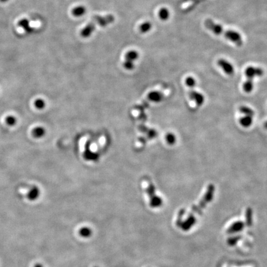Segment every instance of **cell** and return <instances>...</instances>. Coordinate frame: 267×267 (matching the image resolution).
Instances as JSON below:
<instances>
[{
    "label": "cell",
    "instance_id": "cell-1",
    "mask_svg": "<svg viewBox=\"0 0 267 267\" xmlns=\"http://www.w3.org/2000/svg\"><path fill=\"white\" fill-rule=\"evenodd\" d=\"M215 191V188L213 184H210L207 187V191L204 196V197L202 199V200L200 201L198 205H195L193 208H192V211H191V214L189 215L194 216V213L199 214L201 213L202 210H203L205 206L210 202L214 196V193Z\"/></svg>",
    "mask_w": 267,
    "mask_h": 267
},
{
    "label": "cell",
    "instance_id": "cell-2",
    "mask_svg": "<svg viewBox=\"0 0 267 267\" xmlns=\"http://www.w3.org/2000/svg\"><path fill=\"white\" fill-rule=\"evenodd\" d=\"M139 54L136 50H130L128 51L125 54L124 62L123 63L124 67L128 69L131 70L134 68V62L138 59Z\"/></svg>",
    "mask_w": 267,
    "mask_h": 267
},
{
    "label": "cell",
    "instance_id": "cell-3",
    "mask_svg": "<svg viewBox=\"0 0 267 267\" xmlns=\"http://www.w3.org/2000/svg\"><path fill=\"white\" fill-rule=\"evenodd\" d=\"M225 38L230 41L234 43L237 46H241L243 45V40L240 33L233 30H228L225 32Z\"/></svg>",
    "mask_w": 267,
    "mask_h": 267
},
{
    "label": "cell",
    "instance_id": "cell-4",
    "mask_svg": "<svg viewBox=\"0 0 267 267\" xmlns=\"http://www.w3.org/2000/svg\"><path fill=\"white\" fill-rule=\"evenodd\" d=\"M204 24L209 30L216 35H221L224 32V29L223 26L220 24L216 23L211 19H206Z\"/></svg>",
    "mask_w": 267,
    "mask_h": 267
},
{
    "label": "cell",
    "instance_id": "cell-5",
    "mask_svg": "<svg viewBox=\"0 0 267 267\" xmlns=\"http://www.w3.org/2000/svg\"><path fill=\"white\" fill-rule=\"evenodd\" d=\"M264 70L258 67L248 66L245 71V75L248 79H253L255 77H261L264 75Z\"/></svg>",
    "mask_w": 267,
    "mask_h": 267
},
{
    "label": "cell",
    "instance_id": "cell-6",
    "mask_svg": "<svg viewBox=\"0 0 267 267\" xmlns=\"http://www.w3.org/2000/svg\"><path fill=\"white\" fill-rule=\"evenodd\" d=\"M217 64L226 74L231 76L234 74V68L228 61L221 58L217 61Z\"/></svg>",
    "mask_w": 267,
    "mask_h": 267
},
{
    "label": "cell",
    "instance_id": "cell-7",
    "mask_svg": "<svg viewBox=\"0 0 267 267\" xmlns=\"http://www.w3.org/2000/svg\"><path fill=\"white\" fill-rule=\"evenodd\" d=\"M189 96L192 100L195 102L196 105L198 106H202L203 103H204V100H205L204 96L195 90H191V91L189 92Z\"/></svg>",
    "mask_w": 267,
    "mask_h": 267
},
{
    "label": "cell",
    "instance_id": "cell-8",
    "mask_svg": "<svg viewBox=\"0 0 267 267\" xmlns=\"http://www.w3.org/2000/svg\"><path fill=\"white\" fill-rule=\"evenodd\" d=\"M244 226H245V225H244V222L241 221H236L230 226V227L228 229L227 232L228 233H230V234L241 232L242 230H243L244 228Z\"/></svg>",
    "mask_w": 267,
    "mask_h": 267
},
{
    "label": "cell",
    "instance_id": "cell-9",
    "mask_svg": "<svg viewBox=\"0 0 267 267\" xmlns=\"http://www.w3.org/2000/svg\"><path fill=\"white\" fill-rule=\"evenodd\" d=\"M40 195V190L38 187L34 186L30 188V190L27 194V199L30 201H34L38 199Z\"/></svg>",
    "mask_w": 267,
    "mask_h": 267
},
{
    "label": "cell",
    "instance_id": "cell-10",
    "mask_svg": "<svg viewBox=\"0 0 267 267\" xmlns=\"http://www.w3.org/2000/svg\"><path fill=\"white\" fill-rule=\"evenodd\" d=\"M87 12V9L84 6L80 5L72 9L71 13L73 16L76 18H80L83 16Z\"/></svg>",
    "mask_w": 267,
    "mask_h": 267
},
{
    "label": "cell",
    "instance_id": "cell-11",
    "mask_svg": "<svg viewBox=\"0 0 267 267\" xmlns=\"http://www.w3.org/2000/svg\"><path fill=\"white\" fill-rule=\"evenodd\" d=\"M158 16L159 17V18L161 19V20L163 21H166L168 19H169L170 17V10L166 8H161L160 9L158 13Z\"/></svg>",
    "mask_w": 267,
    "mask_h": 267
},
{
    "label": "cell",
    "instance_id": "cell-12",
    "mask_svg": "<svg viewBox=\"0 0 267 267\" xmlns=\"http://www.w3.org/2000/svg\"><path fill=\"white\" fill-rule=\"evenodd\" d=\"M152 24L150 21H145L142 22L139 26V30L142 34H146L151 30Z\"/></svg>",
    "mask_w": 267,
    "mask_h": 267
},
{
    "label": "cell",
    "instance_id": "cell-13",
    "mask_svg": "<svg viewBox=\"0 0 267 267\" xmlns=\"http://www.w3.org/2000/svg\"><path fill=\"white\" fill-rule=\"evenodd\" d=\"M18 25L19 27H21L22 28H23L24 30H25L26 32L29 33L32 32V31L33 30V29L29 25V21L27 19H22L20 20L18 23Z\"/></svg>",
    "mask_w": 267,
    "mask_h": 267
},
{
    "label": "cell",
    "instance_id": "cell-14",
    "mask_svg": "<svg viewBox=\"0 0 267 267\" xmlns=\"http://www.w3.org/2000/svg\"><path fill=\"white\" fill-rule=\"evenodd\" d=\"M253 119L252 116H245L244 117H241L239 120V123L241 126H242L244 128H248L252 124Z\"/></svg>",
    "mask_w": 267,
    "mask_h": 267
},
{
    "label": "cell",
    "instance_id": "cell-15",
    "mask_svg": "<svg viewBox=\"0 0 267 267\" xmlns=\"http://www.w3.org/2000/svg\"><path fill=\"white\" fill-rule=\"evenodd\" d=\"M253 89V80L248 79L244 83V85H243L244 90L247 93H250L252 91Z\"/></svg>",
    "mask_w": 267,
    "mask_h": 267
},
{
    "label": "cell",
    "instance_id": "cell-16",
    "mask_svg": "<svg viewBox=\"0 0 267 267\" xmlns=\"http://www.w3.org/2000/svg\"><path fill=\"white\" fill-rule=\"evenodd\" d=\"M45 134V130L42 127H36L32 131V135L35 138H40Z\"/></svg>",
    "mask_w": 267,
    "mask_h": 267
},
{
    "label": "cell",
    "instance_id": "cell-17",
    "mask_svg": "<svg viewBox=\"0 0 267 267\" xmlns=\"http://www.w3.org/2000/svg\"><path fill=\"white\" fill-rule=\"evenodd\" d=\"M239 109L241 113L244 114L246 116H250L252 117L254 115V112L251 108L246 106H241L239 107Z\"/></svg>",
    "mask_w": 267,
    "mask_h": 267
},
{
    "label": "cell",
    "instance_id": "cell-18",
    "mask_svg": "<svg viewBox=\"0 0 267 267\" xmlns=\"http://www.w3.org/2000/svg\"><path fill=\"white\" fill-rule=\"evenodd\" d=\"M79 233L82 237H88L92 235V231L90 228H89L88 227H84L79 231Z\"/></svg>",
    "mask_w": 267,
    "mask_h": 267
},
{
    "label": "cell",
    "instance_id": "cell-19",
    "mask_svg": "<svg viewBox=\"0 0 267 267\" xmlns=\"http://www.w3.org/2000/svg\"><path fill=\"white\" fill-rule=\"evenodd\" d=\"M6 123L8 126H13L14 125L16 124L17 123V119L16 117H14V116L12 115H9L8 116L6 117Z\"/></svg>",
    "mask_w": 267,
    "mask_h": 267
},
{
    "label": "cell",
    "instance_id": "cell-20",
    "mask_svg": "<svg viewBox=\"0 0 267 267\" xmlns=\"http://www.w3.org/2000/svg\"><path fill=\"white\" fill-rule=\"evenodd\" d=\"M185 82H186V85L191 89L193 88L196 85V81H195V79L191 76L188 77L186 79Z\"/></svg>",
    "mask_w": 267,
    "mask_h": 267
},
{
    "label": "cell",
    "instance_id": "cell-21",
    "mask_svg": "<svg viewBox=\"0 0 267 267\" xmlns=\"http://www.w3.org/2000/svg\"><path fill=\"white\" fill-rule=\"evenodd\" d=\"M151 100L154 101H160V100H161L163 95L161 93L158 92H154L151 94V95L150 96Z\"/></svg>",
    "mask_w": 267,
    "mask_h": 267
},
{
    "label": "cell",
    "instance_id": "cell-22",
    "mask_svg": "<svg viewBox=\"0 0 267 267\" xmlns=\"http://www.w3.org/2000/svg\"><path fill=\"white\" fill-rule=\"evenodd\" d=\"M166 140L168 144L173 145L176 141V138L174 134L172 133H168L166 136Z\"/></svg>",
    "mask_w": 267,
    "mask_h": 267
},
{
    "label": "cell",
    "instance_id": "cell-23",
    "mask_svg": "<svg viewBox=\"0 0 267 267\" xmlns=\"http://www.w3.org/2000/svg\"><path fill=\"white\" fill-rule=\"evenodd\" d=\"M246 220H247V225L248 226H251L252 224V211L251 209L248 208L247 209L246 211Z\"/></svg>",
    "mask_w": 267,
    "mask_h": 267
},
{
    "label": "cell",
    "instance_id": "cell-24",
    "mask_svg": "<svg viewBox=\"0 0 267 267\" xmlns=\"http://www.w3.org/2000/svg\"><path fill=\"white\" fill-rule=\"evenodd\" d=\"M34 105H35V107L39 109V110H41V109H43L45 106V103L41 99H38V100H37L35 101Z\"/></svg>",
    "mask_w": 267,
    "mask_h": 267
},
{
    "label": "cell",
    "instance_id": "cell-25",
    "mask_svg": "<svg viewBox=\"0 0 267 267\" xmlns=\"http://www.w3.org/2000/svg\"><path fill=\"white\" fill-rule=\"evenodd\" d=\"M34 267H43V266L42 265V264L38 263V264H36L34 266Z\"/></svg>",
    "mask_w": 267,
    "mask_h": 267
},
{
    "label": "cell",
    "instance_id": "cell-26",
    "mask_svg": "<svg viewBox=\"0 0 267 267\" xmlns=\"http://www.w3.org/2000/svg\"><path fill=\"white\" fill-rule=\"evenodd\" d=\"M264 128L267 129V122H265V123L264 124Z\"/></svg>",
    "mask_w": 267,
    "mask_h": 267
},
{
    "label": "cell",
    "instance_id": "cell-27",
    "mask_svg": "<svg viewBox=\"0 0 267 267\" xmlns=\"http://www.w3.org/2000/svg\"><path fill=\"white\" fill-rule=\"evenodd\" d=\"M8 0H0V2H1V3H6V2H7Z\"/></svg>",
    "mask_w": 267,
    "mask_h": 267
}]
</instances>
